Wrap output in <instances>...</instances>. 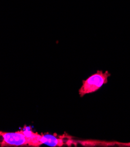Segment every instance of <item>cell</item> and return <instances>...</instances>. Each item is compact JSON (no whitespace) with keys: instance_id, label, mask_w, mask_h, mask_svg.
I'll list each match as a JSON object with an SVG mask.
<instances>
[{"instance_id":"1","label":"cell","mask_w":130,"mask_h":147,"mask_svg":"<svg viewBox=\"0 0 130 147\" xmlns=\"http://www.w3.org/2000/svg\"><path fill=\"white\" fill-rule=\"evenodd\" d=\"M0 136L3 138L0 142L1 146H39L40 134L31 131H17L15 133H5L0 131Z\"/></svg>"},{"instance_id":"2","label":"cell","mask_w":130,"mask_h":147,"mask_svg":"<svg viewBox=\"0 0 130 147\" xmlns=\"http://www.w3.org/2000/svg\"><path fill=\"white\" fill-rule=\"evenodd\" d=\"M110 76V73L108 71L103 72L102 70H98L89 78L83 81L82 86L79 90L80 96L83 97L87 94L97 91L104 84L108 83Z\"/></svg>"},{"instance_id":"3","label":"cell","mask_w":130,"mask_h":147,"mask_svg":"<svg viewBox=\"0 0 130 147\" xmlns=\"http://www.w3.org/2000/svg\"><path fill=\"white\" fill-rule=\"evenodd\" d=\"M66 137H56L49 134H40V142L41 145L45 144L50 146H62L64 145H70L75 142L70 140H67Z\"/></svg>"}]
</instances>
